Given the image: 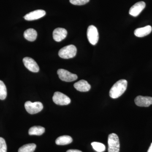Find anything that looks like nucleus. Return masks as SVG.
Here are the masks:
<instances>
[{"instance_id":"nucleus-1","label":"nucleus","mask_w":152,"mask_h":152,"mask_svg":"<svg viewBox=\"0 0 152 152\" xmlns=\"http://www.w3.org/2000/svg\"><path fill=\"white\" fill-rule=\"evenodd\" d=\"M127 84V81L125 80H121L117 81L110 90V97L113 99L119 97L126 90Z\"/></svg>"},{"instance_id":"nucleus-2","label":"nucleus","mask_w":152,"mask_h":152,"mask_svg":"<svg viewBox=\"0 0 152 152\" xmlns=\"http://www.w3.org/2000/svg\"><path fill=\"white\" fill-rule=\"evenodd\" d=\"M77 49L75 45H69L63 48L58 52L60 57L64 59H69L75 56Z\"/></svg>"},{"instance_id":"nucleus-3","label":"nucleus","mask_w":152,"mask_h":152,"mask_svg":"<svg viewBox=\"0 0 152 152\" xmlns=\"http://www.w3.org/2000/svg\"><path fill=\"white\" fill-rule=\"evenodd\" d=\"M108 152H119V140L116 134L112 133L109 135L108 138Z\"/></svg>"},{"instance_id":"nucleus-4","label":"nucleus","mask_w":152,"mask_h":152,"mask_svg":"<svg viewBox=\"0 0 152 152\" xmlns=\"http://www.w3.org/2000/svg\"><path fill=\"white\" fill-rule=\"evenodd\" d=\"M25 107L28 113L33 115L41 112L43 108V105L40 102L32 103L28 101L25 103Z\"/></svg>"},{"instance_id":"nucleus-5","label":"nucleus","mask_w":152,"mask_h":152,"mask_svg":"<svg viewBox=\"0 0 152 152\" xmlns=\"http://www.w3.org/2000/svg\"><path fill=\"white\" fill-rule=\"evenodd\" d=\"M53 100L55 104L59 105H66L71 103L70 99L66 95L60 92L54 93Z\"/></svg>"},{"instance_id":"nucleus-6","label":"nucleus","mask_w":152,"mask_h":152,"mask_svg":"<svg viewBox=\"0 0 152 152\" xmlns=\"http://www.w3.org/2000/svg\"><path fill=\"white\" fill-rule=\"evenodd\" d=\"M87 37L90 43L95 45L97 43L99 39L97 29L93 25H91L87 30Z\"/></svg>"},{"instance_id":"nucleus-7","label":"nucleus","mask_w":152,"mask_h":152,"mask_svg":"<svg viewBox=\"0 0 152 152\" xmlns=\"http://www.w3.org/2000/svg\"><path fill=\"white\" fill-rule=\"evenodd\" d=\"M57 74L59 77L64 81L70 82L76 80L77 79V76L75 74L70 72L64 69H59L57 71Z\"/></svg>"},{"instance_id":"nucleus-8","label":"nucleus","mask_w":152,"mask_h":152,"mask_svg":"<svg viewBox=\"0 0 152 152\" xmlns=\"http://www.w3.org/2000/svg\"><path fill=\"white\" fill-rule=\"evenodd\" d=\"M23 62L25 67L31 72H38L39 71V68L37 64L32 58L30 57H25L23 59Z\"/></svg>"},{"instance_id":"nucleus-9","label":"nucleus","mask_w":152,"mask_h":152,"mask_svg":"<svg viewBox=\"0 0 152 152\" xmlns=\"http://www.w3.org/2000/svg\"><path fill=\"white\" fill-rule=\"evenodd\" d=\"M146 4L144 1H140L136 3L132 6L129 11V13L131 15L137 17L145 7Z\"/></svg>"},{"instance_id":"nucleus-10","label":"nucleus","mask_w":152,"mask_h":152,"mask_svg":"<svg viewBox=\"0 0 152 152\" xmlns=\"http://www.w3.org/2000/svg\"><path fill=\"white\" fill-rule=\"evenodd\" d=\"M46 15L45 11L42 10H36L26 15L24 18L28 21L34 20L41 18Z\"/></svg>"},{"instance_id":"nucleus-11","label":"nucleus","mask_w":152,"mask_h":152,"mask_svg":"<svg viewBox=\"0 0 152 152\" xmlns=\"http://www.w3.org/2000/svg\"><path fill=\"white\" fill-rule=\"evenodd\" d=\"M134 102L139 107H148L152 104V97L139 96L135 98Z\"/></svg>"},{"instance_id":"nucleus-12","label":"nucleus","mask_w":152,"mask_h":152,"mask_svg":"<svg viewBox=\"0 0 152 152\" xmlns=\"http://www.w3.org/2000/svg\"><path fill=\"white\" fill-rule=\"evenodd\" d=\"M67 31L64 28H58L53 31V38L56 42H60L65 39Z\"/></svg>"},{"instance_id":"nucleus-13","label":"nucleus","mask_w":152,"mask_h":152,"mask_svg":"<svg viewBox=\"0 0 152 152\" xmlns=\"http://www.w3.org/2000/svg\"><path fill=\"white\" fill-rule=\"evenodd\" d=\"M75 88L79 91L87 92L91 89V85L85 80H81L75 83L74 85Z\"/></svg>"},{"instance_id":"nucleus-14","label":"nucleus","mask_w":152,"mask_h":152,"mask_svg":"<svg viewBox=\"0 0 152 152\" xmlns=\"http://www.w3.org/2000/svg\"><path fill=\"white\" fill-rule=\"evenodd\" d=\"M152 27L150 26H147L143 28L136 29L134 32V35L139 37H143L149 34L151 32Z\"/></svg>"},{"instance_id":"nucleus-15","label":"nucleus","mask_w":152,"mask_h":152,"mask_svg":"<svg viewBox=\"0 0 152 152\" xmlns=\"http://www.w3.org/2000/svg\"><path fill=\"white\" fill-rule=\"evenodd\" d=\"M24 37L27 40L30 42H34L37 39V31L34 29H28L25 31L24 33Z\"/></svg>"},{"instance_id":"nucleus-16","label":"nucleus","mask_w":152,"mask_h":152,"mask_svg":"<svg viewBox=\"0 0 152 152\" xmlns=\"http://www.w3.org/2000/svg\"><path fill=\"white\" fill-rule=\"evenodd\" d=\"M73 140L70 136L64 135L61 136L56 139V144L59 145H65L71 143Z\"/></svg>"},{"instance_id":"nucleus-17","label":"nucleus","mask_w":152,"mask_h":152,"mask_svg":"<svg viewBox=\"0 0 152 152\" xmlns=\"http://www.w3.org/2000/svg\"><path fill=\"white\" fill-rule=\"evenodd\" d=\"M45 132V128L40 126H34L30 128L28 131L30 135L40 136Z\"/></svg>"},{"instance_id":"nucleus-18","label":"nucleus","mask_w":152,"mask_h":152,"mask_svg":"<svg viewBox=\"0 0 152 152\" xmlns=\"http://www.w3.org/2000/svg\"><path fill=\"white\" fill-rule=\"evenodd\" d=\"M37 145L34 143L28 144L24 145L18 150V152H34Z\"/></svg>"},{"instance_id":"nucleus-19","label":"nucleus","mask_w":152,"mask_h":152,"mask_svg":"<svg viewBox=\"0 0 152 152\" xmlns=\"http://www.w3.org/2000/svg\"><path fill=\"white\" fill-rule=\"evenodd\" d=\"M94 149L97 152H103L105 151V146L102 143L93 142L91 143Z\"/></svg>"},{"instance_id":"nucleus-20","label":"nucleus","mask_w":152,"mask_h":152,"mask_svg":"<svg viewBox=\"0 0 152 152\" xmlns=\"http://www.w3.org/2000/svg\"><path fill=\"white\" fill-rule=\"evenodd\" d=\"M7 96V88L4 82L0 80V99L4 100Z\"/></svg>"},{"instance_id":"nucleus-21","label":"nucleus","mask_w":152,"mask_h":152,"mask_svg":"<svg viewBox=\"0 0 152 152\" xmlns=\"http://www.w3.org/2000/svg\"><path fill=\"white\" fill-rule=\"evenodd\" d=\"M70 2L75 5H83L89 2L90 0H69Z\"/></svg>"},{"instance_id":"nucleus-22","label":"nucleus","mask_w":152,"mask_h":152,"mask_svg":"<svg viewBox=\"0 0 152 152\" xmlns=\"http://www.w3.org/2000/svg\"><path fill=\"white\" fill-rule=\"evenodd\" d=\"M7 146L5 141L3 138L0 137V152H7Z\"/></svg>"},{"instance_id":"nucleus-23","label":"nucleus","mask_w":152,"mask_h":152,"mask_svg":"<svg viewBox=\"0 0 152 152\" xmlns=\"http://www.w3.org/2000/svg\"><path fill=\"white\" fill-rule=\"evenodd\" d=\"M66 152H82L81 151L78 150H69L67 151Z\"/></svg>"},{"instance_id":"nucleus-24","label":"nucleus","mask_w":152,"mask_h":152,"mask_svg":"<svg viewBox=\"0 0 152 152\" xmlns=\"http://www.w3.org/2000/svg\"><path fill=\"white\" fill-rule=\"evenodd\" d=\"M152 152V142L151 144V146H150L148 150V152Z\"/></svg>"}]
</instances>
